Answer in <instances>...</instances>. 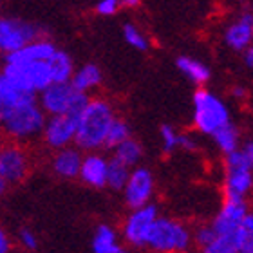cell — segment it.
Segmentation results:
<instances>
[{"mask_svg":"<svg viewBox=\"0 0 253 253\" xmlns=\"http://www.w3.org/2000/svg\"><path fill=\"white\" fill-rule=\"evenodd\" d=\"M0 122L11 139L20 141L43 132L47 120L38 103V96H27L13 105L0 107Z\"/></svg>","mask_w":253,"mask_h":253,"instance_id":"1","label":"cell"},{"mask_svg":"<svg viewBox=\"0 0 253 253\" xmlns=\"http://www.w3.org/2000/svg\"><path fill=\"white\" fill-rule=\"evenodd\" d=\"M114 120L116 116L109 101L101 98L90 100L89 107L85 109L78 122L74 147H78L80 150H87L89 154H92V150L105 147L107 136H109Z\"/></svg>","mask_w":253,"mask_h":253,"instance_id":"2","label":"cell"},{"mask_svg":"<svg viewBox=\"0 0 253 253\" xmlns=\"http://www.w3.org/2000/svg\"><path fill=\"white\" fill-rule=\"evenodd\" d=\"M0 82L29 94L40 96L49 85H53V71L49 62L35 63H5Z\"/></svg>","mask_w":253,"mask_h":253,"instance_id":"3","label":"cell"},{"mask_svg":"<svg viewBox=\"0 0 253 253\" xmlns=\"http://www.w3.org/2000/svg\"><path fill=\"white\" fill-rule=\"evenodd\" d=\"M194 103V126L201 134L215 136L217 132L230 125V112L228 107L222 103L221 98H217L213 92L206 89H197L192 98Z\"/></svg>","mask_w":253,"mask_h":253,"instance_id":"4","label":"cell"},{"mask_svg":"<svg viewBox=\"0 0 253 253\" xmlns=\"http://www.w3.org/2000/svg\"><path fill=\"white\" fill-rule=\"evenodd\" d=\"M192 239L194 235L183 222L159 217L147 246L156 253H185L188 252Z\"/></svg>","mask_w":253,"mask_h":253,"instance_id":"5","label":"cell"},{"mask_svg":"<svg viewBox=\"0 0 253 253\" xmlns=\"http://www.w3.org/2000/svg\"><path fill=\"white\" fill-rule=\"evenodd\" d=\"M253 188V167L243 154V150L226 156V181L224 197L244 199Z\"/></svg>","mask_w":253,"mask_h":253,"instance_id":"6","label":"cell"},{"mask_svg":"<svg viewBox=\"0 0 253 253\" xmlns=\"http://www.w3.org/2000/svg\"><path fill=\"white\" fill-rule=\"evenodd\" d=\"M40 40L38 27L20 18H2L0 20V49L7 54H13L29 43Z\"/></svg>","mask_w":253,"mask_h":253,"instance_id":"7","label":"cell"},{"mask_svg":"<svg viewBox=\"0 0 253 253\" xmlns=\"http://www.w3.org/2000/svg\"><path fill=\"white\" fill-rule=\"evenodd\" d=\"M158 208L156 205H148L139 210H132L123 224V239L130 246L143 248L148 244L150 233H152L156 222H158Z\"/></svg>","mask_w":253,"mask_h":253,"instance_id":"8","label":"cell"},{"mask_svg":"<svg viewBox=\"0 0 253 253\" xmlns=\"http://www.w3.org/2000/svg\"><path fill=\"white\" fill-rule=\"evenodd\" d=\"M27 169H29V161L20 145L7 143L2 147L0 150V186L2 190L5 186L20 183L27 175Z\"/></svg>","mask_w":253,"mask_h":253,"instance_id":"9","label":"cell"},{"mask_svg":"<svg viewBox=\"0 0 253 253\" xmlns=\"http://www.w3.org/2000/svg\"><path fill=\"white\" fill-rule=\"evenodd\" d=\"M123 195H125V203L130 206L132 210H139V208L152 205L150 203L154 195L152 172L143 169V167L132 169L130 179H128L125 190H123Z\"/></svg>","mask_w":253,"mask_h":253,"instance_id":"10","label":"cell"},{"mask_svg":"<svg viewBox=\"0 0 253 253\" xmlns=\"http://www.w3.org/2000/svg\"><path fill=\"white\" fill-rule=\"evenodd\" d=\"M76 130H78V122L71 116H53L49 118L43 128V141L51 148L62 150V148L71 147V143L76 139Z\"/></svg>","mask_w":253,"mask_h":253,"instance_id":"11","label":"cell"},{"mask_svg":"<svg viewBox=\"0 0 253 253\" xmlns=\"http://www.w3.org/2000/svg\"><path fill=\"white\" fill-rule=\"evenodd\" d=\"M74 94L76 90L71 84H53L38 96V103L42 107V111L49 114V118L65 116Z\"/></svg>","mask_w":253,"mask_h":253,"instance_id":"12","label":"cell"},{"mask_svg":"<svg viewBox=\"0 0 253 253\" xmlns=\"http://www.w3.org/2000/svg\"><path fill=\"white\" fill-rule=\"evenodd\" d=\"M248 205L244 199H235V197H224L222 208L211 221V226L217 233L235 232L243 226L244 219L248 217Z\"/></svg>","mask_w":253,"mask_h":253,"instance_id":"13","label":"cell"},{"mask_svg":"<svg viewBox=\"0 0 253 253\" xmlns=\"http://www.w3.org/2000/svg\"><path fill=\"white\" fill-rule=\"evenodd\" d=\"M56 45L51 40L40 38L37 42L29 43L27 47L20 49L13 54L5 56V63H35V62H49L56 54Z\"/></svg>","mask_w":253,"mask_h":253,"instance_id":"14","label":"cell"},{"mask_svg":"<svg viewBox=\"0 0 253 253\" xmlns=\"http://www.w3.org/2000/svg\"><path fill=\"white\" fill-rule=\"evenodd\" d=\"M82 150L78 147H67L62 150H56L53 158V170L54 174L63 177V179H76L80 177L82 165H84Z\"/></svg>","mask_w":253,"mask_h":253,"instance_id":"15","label":"cell"},{"mask_svg":"<svg viewBox=\"0 0 253 253\" xmlns=\"http://www.w3.org/2000/svg\"><path fill=\"white\" fill-rule=\"evenodd\" d=\"M224 40L233 51H246L252 47L253 40V15L244 13L237 20L230 24L224 33Z\"/></svg>","mask_w":253,"mask_h":253,"instance_id":"16","label":"cell"},{"mask_svg":"<svg viewBox=\"0 0 253 253\" xmlns=\"http://www.w3.org/2000/svg\"><path fill=\"white\" fill-rule=\"evenodd\" d=\"M107 170H109V159L96 152L87 154L84 158L80 179L92 188H103L107 186Z\"/></svg>","mask_w":253,"mask_h":253,"instance_id":"17","label":"cell"},{"mask_svg":"<svg viewBox=\"0 0 253 253\" xmlns=\"http://www.w3.org/2000/svg\"><path fill=\"white\" fill-rule=\"evenodd\" d=\"M92 253H130L118 244V235L111 226L100 224L92 237Z\"/></svg>","mask_w":253,"mask_h":253,"instance_id":"18","label":"cell"},{"mask_svg":"<svg viewBox=\"0 0 253 253\" xmlns=\"http://www.w3.org/2000/svg\"><path fill=\"white\" fill-rule=\"evenodd\" d=\"M100 84H101V71L96 63H85L84 67H80L74 73L73 80H71V85L74 87V90L84 92V94H87L90 89L98 87Z\"/></svg>","mask_w":253,"mask_h":253,"instance_id":"19","label":"cell"},{"mask_svg":"<svg viewBox=\"0 0 253 253\" xmlns=\"http://www.w3.org/2000/svg\"><path fill=\"white\" fill-rule=\"evenodd\" d=\"M175 65L195 85H205L211 76L210 69L206 67L205 63L195 58H190V56H179L175 60Z\"/></svg>","mask_w":253,"mask_h":253,"instance_id":"20","label":"cell"},{"mask_svg":"<svg viewBox=\"0 0 253 253\" xmlns=\"http://www.w3.org/2000/svg\"><path fill=\"white\" fill-rule=\"evenodd\" d=\"M241 246H243V235L239 228L235 232L217 233V237L203 250V253H241Z\"/></svg>","mask_w":253,"mask_h":253,"instance_id":"21","label":"cell"},{"mask_svg":"<svg viewBox=\"0 0 253 253\" xmlns=\"http://www.w3.org/2000/svg\"><path fill=\"white\" fill-rule=\"evenodd\" d=\"M51 71H53V82L54 84H71V80L74 76V65L73 60L65 51H56L53 58L49 60Z\"/></svg>","mask_w":253,"mask_h":253,"instance_id":"22","label":"cell"},{"mask_svg":"<svg viewBox=\"0 0 253 253\" xmlns=\"http://www.w3.org/2000/svg\"><path fill=\"white\" fill-rule=\"evenodd\" d=\"M141 145L136 141V139H126L125 143H122L116 150H112V158L118 159L120 163H123L125 167L132 169V167H136L139 163V159H141Z\"/></svg>","mask_w":253,"mask_h":253,"instance_id":"23","label":"cell"},{"mask_svg":"<svg viewBox=\"0 0 253 253\" xmlns=\"http://www.w3.org/2000/svg\"><path fill=\"white\" fill-rule=\"evenodd\" d=\"M132 170L120 163L118 159H109V170H107V186L112 190H125L126 183L130 179Z\"/></svg>","mask_w":253,"mask_h":253,"instance_id":"24","label":"cell"},{"mask_svg":"<svg viewBox=\"0 0 253 253\" xmlns=\"http://www.w3.org/2000/svg\"><path fill=\"white\" fill-rule=\"evenodd\" d=\"M213 141H215V145L219 147V150H222L226 156L241 150V148H239V141H241V137H239L237 126L233 125V123H230V125L224 126L222 130L217 132L215 136H213Z\"/></svg>","mask_w":253,"mask_h":253,"instance_id":"25","label":"cell"},{"mask_svg":"<svg viewBox=\"0 0 253 253\" xmlns=\"http://www.w3.org/2000/svg\"><path fill=\"white\" fill-rule=\"evenodd\" d=\"M126 139H130V126L125 120L122 118H116L114 123H112L111 130H109V136H107L105 148L109 150H116L122 143H125Z\"/></svg>","mask_w":253,"mask_h":253,"instance_id":"26","label":"cell"},{"mask_svg":"<svg viewBox=\"0 0 253 253\" xmlns=\"http://www.w3.org/2000/svg\"><path fill=\"white\" fill-rule=\"evenodd\" d=\"M123 37H125V42L134 49H137V51H147L148 49L147 38L141 33V29L134 26V24H125L123 26Z\"/></svg>","mask_w":253,"mask_h":253,"instance_id":"27","label":"cell"},{"mask_svg":"<svg viewBox=\"0 0 253 253\" xmlns=\"http://www.w3.org/2000/svg\"><path fill=\"white\" fill-rule=\"evenodd\" d=\"M159 134H161V143H163V150L167 154L174 152L175 148L179 147L181 141V134L175 130L172 125H163L159 128Z\"/></svg>","mask_w":253,"mask_h":253,"instance_id":"28","label":"cell"},{"mask_svg":"<svg viewBox=\"0 0 253 253\" xmlns=\"http://www.w3.org/2000/svg\"><path fill=\"white\" fill-rule=\"evenodd\" d=\"M215 237H217V232L213 230L211 224H201V226L195 228L194 232V241L201 250H205Z\"/></svg>","mask_w":253,"mask_h":253,"instance_id":"29","label":"cell"},{"mask_svg":"<svg viewBox=\"0 0 253 253\" xmlns=\"http://www.w3.org/2000/svg\"><path fill=\"white\" fill-rule=\"evenodd\" d=\"M241 235H243V246L241 253H253V213L250 211L248 217L244 219L241 226Z\"/></svg>","mask_w":253,"mask_h":253,"instance_id":"30","label":"cell"},{"mask_svg":"<svg viewBox=\"0 0 253 253\" xmlns=\"http://www.w3.org/2000/svg\"><path fill=\"white\" fill-rule=\"evenodd\" d=\"M18 243L22 244V248L29 250V252L38 248V241H37V237H35V233H33L31 230H27V228L18 230Z\"/></svg>","mask_w":253,"mask_h":253,"instance_id":"31","label":"cell"},{"mask_svg":"<svg viewBox=\"0 0 253 253\" xmlns=\"http://www.w3.org/2000/svg\"><path fill=\"white\" fill-rule=\"evenodd\" d=\"M120 5L122 4L118 0H101V2L96 4V13L101 16H111L120 9Z\"/></svg>","mask_w":253,"mask_h":253,"instance_id":"32","label":"cell"},{"mask_svg":"<svg viewBox=\"0 0 253 253\" xmlns=\"http://www.w3.org/2000/svg\"><path fill=\"white\" fill-rule=\"evenodd\" d=\"M179 148H183L186 152H195L197 150V141L192 136H188V134H181Z\"/></svg>","mask_w":253,"mask_h":253,"instance_id":"33","label":"cell"},{"mask_svg":"<svg viewBox=\"0 0 253 253\" xmlns=\"http://www.w3.org/2000/svg\"><path fill=\"white\" fill-rule=\"evenodd\" d=\"M11 252V239L7 237L5 232H0V253H9Z\"/></svg>","mask_w":253,"mask_h":253,"instance_id":"34","label":"cell"},{"mask_svg":"<svg viewBox=\"0 0 253 253\" xmlns=\"http://www.w3.org/2000/svg\"><path fill=\"white\" fill-rule=\"evenodd\" d=\"M241 150H243V154L246 156V159H248L250 165L253 167V139H252V141L244 143L243 147H241Z\"/></svg>","mask_w":253,"mask_h":253,"instance_id":"35","label":"cell"},{"mask_svg":"<svg viewBox=\"0 0 253 253\" xmlns=\"http://www.w3.org/2000/svg\"><path fill=\"white\" fill-rule=\"evenodd\" d=\"M244 63H246L250 69H253V45L244 51Z\"/></svg>","mask_w":253,"mask_h":253,"instance_id":"36","label":"cell"},{"mask_svg":"<svg viewBox=\"0 0 253 253\" xmlns=\"http://www.w3.org/2000/svg\"><path fill=\"white\" fill-rule=\"evenodd\" d=\"M232 94L235 96V98H244V96H246V90H244L243 87H233Z\"/></svg>","mask_w":253,"mask_h":253,"instance_id":"37","label":"cell"}]
</instances>
